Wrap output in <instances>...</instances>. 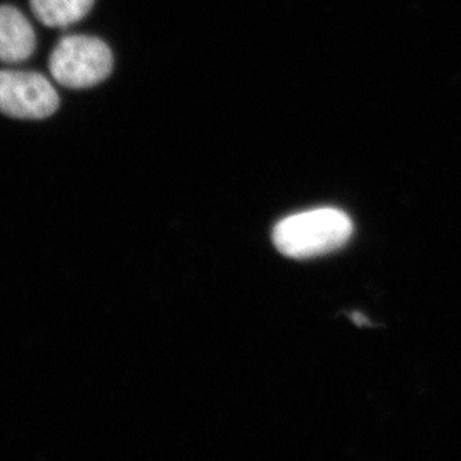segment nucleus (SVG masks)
<instances>
[{
    "instance_id": "nucleus-1",
    "label": "nucleus",
    "mask_w": 461,
    "mask_h": 461,
    "mask_svg": "<svg viewBox=\"0 0 461 461\" xmlns=\"http://www.w3.org/2000/svg\"><path fill=\"white\" fill-rule=\"evenodd\" d=\"M353 222L339 209L321 208L284 218L274 229L279 253L292 258H311L331 253L347 244Z\"/></svg>"
},
{
    "instance_id": "nucleus-2",
    "label": "nucleus",
    "mask_w": 461,
    "mask_h": 461,
    "mask_svg": "<svg viewBox=\"0 0 461 461\" xmlns=\"http://www.w3.org/2000/svg\"><path fill=\"white\" fill-rule=\"evenodd\" d=\"M50 72L57 83L72 90L95 87L113 72V57L95 36H65L50 56Z\"/></svg>"
},
{
    "instance_id": "nucleus-3",
    "label": "nucleus",
    "mask_w": 461,
    "mask_h": 461,
    "mask_svg": "<svg viewBox=\"0 0 461 461\" xmlns=\"http://www.w3.org/2000/svg\"><path fill=\"white\" fill-rule=\"evenodd\" d=\"M60 99L44 75L0 70V113L22 120H42L56 113Z\"/></svg>"
},
{
    "instance_id": "nucleus-4",
    "label": "nucleus",
    "mask_w": 461,
    "mask_h": 461,
    "mask_svg": "<svg viewBox=\"0 0 461 461\" xmlns=\"http://www.w3.org/2000/svg\"><path fill=\"white\" fill-rule=\"evenodd\" d=\"M35 49L36 35L31 22L17 8L0 6V61L22 63Z\"/></svg>"
},
{
    "instance_id": "nucleus-5",
    "label": "nucleus",
    "mask_w": 461,
    "mask_h": 461,
    "mask_svg": "<svg viewBox=\"0 0 461 461\" xmlns=\"http://www.w3.org/2000/svg\"><path fill=\"white\" fill-rule=\"evenodd\" d=\"M93 5L95 0H31L32 13L42 24L61 29L83 20Z\"/></svg>"
}]
</instances>
